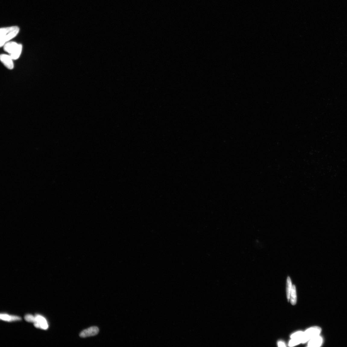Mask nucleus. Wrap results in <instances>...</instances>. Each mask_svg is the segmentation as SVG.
<instances>
[{
  "label": "nucleus",
  "mask_w": 347,
  "mask_h": 347,
  "mask_svg": "<svg viewBox=\"0 0 347 347\" xmlns=\"http://www.w3.org/2000/svg\"><path fill=\"white\" fill-rule=\"evenodd\" d=\"M303 337L301 338L292 339L289 341V346L292 347L302 343Z\"/></svg>",
  "instance_id": "11"
},
{
  "label": "nucleus",
  "mask_w": 347,
  "mask_h": 347,
  "mask_svg": "<svg viewBox=\"0 0 347 347\" xmlns=\"http://www.w3.org/2000/svg\"><path fill=\"white\" fill-rule=\"evenodd\" d=\"M99 329L97 326H92L82 331L80 334L79 336L82 338L95 336L99 333Z\"/></svg>",
  "instance_id": "5"
},
{
  "label": "nucleus",
  "mask_w": 347,
  "mask_h": 347,
  "mask_svg": "<svg viewBox=\"0 0 347 347\" xmlns=\"http://www.w3.org/2000/svg\"><path fill=\"white\" fill-rule=\"evenodd\" d=\"M292 283L291 279L288 277L287 280L286 285V295L288 301H289L290 299V295L292 289Z\"/></svg>",
  "instance_id": "10"
},
{
  "label": "nucleus",
  "mask_w": 347,
  "mask_h": 347,
  "mask_svg": "<svg viewBox=\"0 0 347 347\" xmlns=\"http://www.w3.org/2000/svg\"><path fill=\"white\" fill-rule=\"evenodd\" d=\"M304 332L302 331H298L292 334L291 336V339L301 338L304 336Z\"/></svg>",
  "instance_id": "12"
},
{
  "label": "nucleus",
  "mask_w": 347,
  "mask_h": 347,
  "mask_svg": "<svg viewBox=\"0 0 347 347\" xmlns=\"http://www.w3.org/2000/svg\"><path fill=\"white\" fill-rule=\"evenodd\" d=\"M278 345L279 347H285L286 346L285 343L282 341L279 342Z\"/></svg>",
  "instance_id": "13"
},
{
  "label": "nucleus",
  "mask_w": 347,
  "mask_h": 347,
  "mask_svg": "<svg viewBox=\"0 0 347 347\" xmlns=\"http://www.w3.org/2000/svg\"><path fill=\"white\" fill-rule=\"evenodd\" d=\"M0 317L2 320L9 321L20 320H21V317H19L4 314H1Z\"/></svg>",
  "instance_id": "8"
},
{
  "label": "nucleus",
  "mask_w": 347,
  "mask_h": 347,
  "mask_svg": "<svg viewBox=\"0 0 347 347\" xmlns=\"http://www.w3.org/2000/svg\"><path fill=\"white\" fill-rule=\"evenodd\" d=\"M321 331L320 327L317 326L312 327L308 329L304 332L302 343H305L315 336L319 335Z\"/></svg>",
  "instance_id": "4"
},
{
  "label": "nucleus",
  "mask_w": 347,
  "mask_h": 347,
  "mask_svg": "<svg viewBox=\"0 0 347 347\" xmlns=\"http://www.w3.org/2000/svg\"><path fill=\"white\" fill-rule=\"evenodd\" d=\"M4 50L8 53L13 60L20 57L22 50V46L14 42H8L4 46Z\"/></svg>",
  "instance_id": "2"
},
{
  "label": "nucleus",
  "mask_w": 347,
  "mask_h": 347,
  "mask_svg": "<svg viewBox=\"0 0 347 347\" xmlns=\"http://www.w3.org/2000/svg\"><path fill=\"white\" fill-rule=\"evenodd\" d=\"M24 319L27 321L33 322L34 325L36 328L43 330H47L48 325L46 319L43 317L36 315L33 316L31 315H27L24 317Z\"/></svg>",
  "instance_id": "3"
},
{
  "label": "nucleus",
  "mask_w": 347,
  "mask_h": 347,
  "mask_svg": "<svg viewBox=\"0 0 347 347\" xmlns=\"http://www.w3.org/2000/svg\"><path fill=\"white\" fill-rule=\"evenodd\" d=\"M323 339L319 335L315 336L309 341L308 346L309 347H319L321 345Z\"/></svg>",
  "instance_id": "7"
},
{
  "label": "nucleus",
  "mask_w": 347,
  "mask_h": 347,
  "mask_svg": "<svg viewBox=\"0 0 347 347\" xmlns=\"http://www.w3.org/2000/svg\"><path fill=\"white\" fill-rule=\"evenodd\" d=\"M0 59L3 65L8 69L12 70L14 67L13 59L9 55L2 54L0 56Z\"/></svg>",
  "instance_id": "6"
},
{
  "label": "nucleus",
  "mask_w": 347,
  "mask_h": 347,
  "mask_svg": "<svg viewBox=\"0 0 347 347\" xmlns=\"http://www.w3.org/2000/svg\"><path fill=\"white\" fill-rule=\"evenodd\" d=\"M20 29L17 26L2 28L0 30V46H3L6 43L14 37L19 32Z\"/></svg>",
  "instance_id": "1"
},
{
  "label": "nucleus",
  "mask_w": 347,
  "mask_h": 347,
  "mask_svg": "<svg viewBox=\"0 0 347 347\" xmlns=\"http://www.w3.org/2000/svg\"><path fill=\"white\" fill-rule=\"evenodd\" d=\"M291 304L292 305H295L296 304L297 295L295 286L293 285L292 287V289L290 295V299Z\"/></svg>",
  "instance_id": "9"
}]
</instances>
